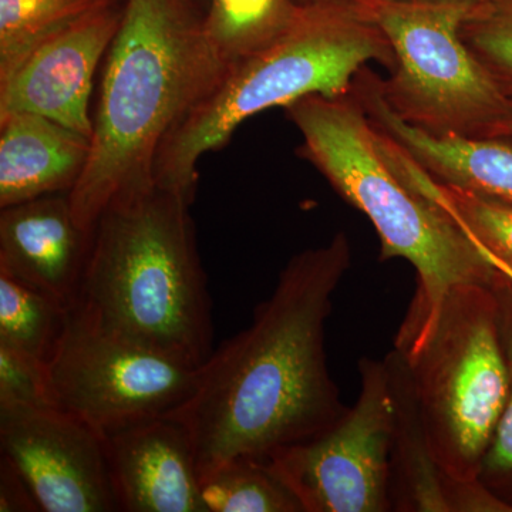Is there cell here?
Segmentation results:
<instances>
[{"label": "cell", "mask_w": 512, "mask_h": 512, "mask_svg": "<svg viewBox=\"0 0 512 512\" xmlns=\"http://www.w3.org/2000/svg\"><path fill=\"white\" fill-rule=\"evenodd\" d=\"M350 265L345 232L293 255L251 325L198 367L194 392L170 417L190 434L200 477L231 458H268L313 439L348 412L325 340L333 296Z\"/></svg>", "instance_id": "obj_1"}, {"label": "cell", "mask_w": 512, "mask_h": 512, "mask_svg": "<svg viewBox=\"0 0 512 512\" xmlns=\"http://www.w3.org/2000/svg\"><path fill=\"white\" fill-rule=\"evenodd\" d=\"M229 66L190 0H126L103 67L89 158L69 192L84 231L117 198L153 187L165 138Z\"/></svg>", "instance_id": "obj_2"}, {"label": "cell", "mask_w": 512, "mask_h": 512, "mask_svg": "<svg viewBox=\"0 0 512 512\" xmlns=\"http://www.w3.org/2000/svg\"><path fill=\"white\" fill-rule=\"evenodd\" d=\"M191 202L156 184L111 202L92 229L70 306L106 332L198 369L214 350V329Z\"/></svg>", "instance_id": "obj_3"}, {"label": "cell", "mask_w": 512, "mask_h": 512, "mask_svg": "<svg viewBox=\"0 0 512 512\" xmlns=\"http://www.w3.org/2000/svg\"><path fill=\"white\" fill-rule=\"evenodd\" d=\"M285 113L302 134L299 156L372 222L380 261L404 259L416 271V291L394 339V348L413 349L453 286L490 285L497 271L446 211L412 190L387 163L377 128L352 90L339 97L311 94Z\"/></svg>", "instance_id": "obj_4"}, {"label": "cell", "mask_w": 512, "mask_h": 512, "mask_svg": "<svg viewBox=\"0 0 512 512\" xmlns=\"http://www.w3.org/2000/svg\"><path fill=\"white\" fill-rule=\"evenodd\" d=\"M369 62L392 70L394 52L353 0L299 3L285 28L232 63L217 89L165 138L154 164V184L192 201L201 158L224 147L245 120L311 94H348Z\"/></svg>", "instance_id": "obj_5"}, {"label": "cell", "mask_w": 512, "mask_h": 512, "mask_svg": "<svg viewBox=\"0 0 512 512\" xmlns=\"http://www.w3.org/2000/svg\"><path fill=\"white\" fill-rule=\"evenodd\" d=\"M402 353L437 463L458 480H480L511 387L491 285L453 286L429 332Z\"/></svg>", "instance_id": "obj_6"}, {"label": "cell", "mask_w": 512, "mask_h": 512, "mask_svg": "<svg viewBox=\"0 0 512 512\" xmlns=\"http://www.w3.org/2000/svg\"><path fill=\"white\" fill-rule=\"evenodd\" d=\"M380 29L394 67L380 92L390 109L431 134L500 136L512 97L495 83L461 37L480 0H353Z\"/></svg>", "instance_id": "obj_7"}, {"label": "cell", "mask_w": 512, "mask_h": 512, "mask_svg": "<svg viewBox=\"0 0 512 512\" xmlns=\"http://www.w3.org/2000/svg\"><path fill=\"white\" fill-rule=\"evenodd\" d=\"M197 367L100 329L69 306L49 362L57 409L99 431L173 416L194 392Z\"/></svg>", "instance_id": "obj_8"}, {"label": "cell", "mask_w": 512, "mask_h": 512, "mask_svg": "<svg viewBox=\"0 0 512 512\" xmlns=\"http://www.w3.org/2000/svg\"><path fill=\"white\" fill-rule=\"evenodd\" d=\"M360 390L345 416L319 436L266 458L303 512H389L393 402L383 359L363 356Z\"/></svg>", "instance_id": "obj_9"}, {"label": "cell", "mask_w": 512, "mask_h": 512, "mask_svg": "<svg viewBox=\"0 0 512 512\" xmlns=\"http://www.w3.org/2000/svg\"><path fill=\"white\" fill-rule=\"evenodd\" d=\"M0 448L40 511H119L103 436L79 417L56 407L0 409Z\"/></svg>", "instance_id": "obj_10"}, {"label": "cell", "mask_w": 512, "mask_h": 512, "mask_svg": "<svg viewBox=\"0 0 512 512\" xmlns=\"http://www.w3.org/2000/svg\"><path fill=\"white\" fill-rule=\"evenodd\" d=\"M123 8L94 10L50 36L0 82V119L32 113L92 138L94 74L119 30Z\"/></svg>", "instance_id": "obj_11"}, {"label": "cell", "mask_w": 512, "mask_h": 512, "mask_svg": "<svg viewBox=\"0 0 512 512\" xmlns=\"http://www.w3.org/2000/svg\"><path fill=\"white\" fill-rule=\"evenodd\" d=\"M103 441L119 511L207 512L194 444L180 421H137Z\"/></svg>", "instance_id": "obj_12"}, {"label": "cell", "mask_w": 512, "mask_h": 512, "mask_svg": "<svg viewBox=\"0 0 512 512\" xmlns=\"http://www.w3.org/2000/svg\"><path fill=\"white\" fill-rule=\"evenodd\" d=\"M393 402L389 498L394 512H510L480 480H458L437 463L406 357H383Z\"/></svg>", "instance_id": "obj_13"}, {"label": "cell", "mask_w": 512, "mask_h": 512, "mask_svg": "<svg viewBox=\"0 0 512 512\" xmlns=\"http://www.w3.org/2000/svg\"><path fill=\"white\" fill-rule=\"evenodd\" d=\"M90 235L74 218L69 192L0 208V272L70 306Z\"/></svg>", "instance_id": "obj_14"}, {"label": "cell", "mask_w": 512, "mask_h": 512, "mask_svg": "<svg viewBox=\"0 0 512 512\" xmlns=\"http://www.w3.org/2000/svg\"><path fill=\"white\" fill-rule=\"evenodd\" d=\"M352 92L370 121L439 183L512 205V141L507 137L431 134L400 119L384 101L379 76L363 67Z\"/></svg>", "instance_id": "obj_15"}, {"label": "cell", "mask_w": 512, "mask_h": 512, "mask_svg": "<svg viewBox=\"0 0 512 512\" xmlns=\"http://www.w3.org/2000/svg\"><path fill=\"white\" fill-rule=\"evenodd\" d=\"M92 138L32 113L0 119V208L70 192L89 158Z\"/></svg>", "instance_id": "obj_16"}, {"label": "cell", "mask_w": 512, "mask_h": 512, "mask_svg": "<svg viewBox=\"0 0 512 512\" xmlns=\"http://www.w3.org/2000/svg\"><path fill=\"white\" fill-rule=\"evenodd\" d=\"M377 136L384 158L404 183L446 211L488 264L501 274H512V205L478 192L439 183L379 128Z\"/></svg>", "instance_id": "obj_17"}, {"label": "cell", "mask_w": 512, "mask_h": 512, "mask_svg": "<svg viewBox=\"0 0 512 512\" xmlns=\"http://www.w3.org/2000/svg\"><path fill=\"white\" fill-rule=\"evenodd\" d=\"M200 485L207 512H303L266 458H231L201 474Z\"/></svg>", "instance_id": "obj_18"}, {"label": "cell", "mask_w": 512, "mask_h": 512, "mask_svg": "<svg viewBox=\"0 0 512 512\" xmlns=\"http://www.w3.org/2000/svg\"><path fill=\"white\" fill-rule=\"evenodd\" d=\"M69 306L0 272V343L49 362L67 322Z\"/></svg>", "instance_id": "obj_19"}, {"label": "cell", "mask_w": 512, "mask_h": 512, "mask_svg": "<svg viewBox=\"0 0 512 512\" xmlns=\"http://www.w3.org/2000/svg\"><path fill=\"white\" fill-rule=\"evenodd\" d=\"M114 0H0V82L40 43Z\"/></svg>", "instance_id": "obj_20"}, {"label": "cell", "mask_w": 512, "mask_h": 512, "mask_svg": "<svg viewBox=\"0 0 512 512\" xmlns=\"http://www.w3.org/2000/svg\"><path fill=\"white\" fill-rule=\"evenodd\" d=\"M298 5L292 0H211L205 32L232 64L278 35Z\"/></svg>", "instance_id": "obj_21"}, {"label": "cell", "mask_w": 512, "mask_h": 512, "mask_svg": "<svg viewBox=\"0 0 512 512\" xmlns=\"http://www.w3.org/2000/svg\"><path fill=\"white\" fill-rule=\"evenodd\" d=\"M490 285L498 303L501 339L510 369L511 387L503 416L484 456L480 481L512 512V282L497 271Z\"/></svg>", "instance_id": "obj_22"}, {"label": "cell", "mask_w": 512, "mask_h": 512, "mask_svg": "<svg viewBox=\"0 0 512 512\" xmlns=\"http://www.w3.org/2000/svg\"><path fill=\"white\" fill-rule=\"evenodd\" d=\"M461 37L495 83L512 97V0H480Z\"/></svg>", "instance_id": "obj_23"}, {"label": "cell", "mask_w": 512, "mask_h": 512, "mask_svg": "<svg viewBox=\"0 0 512 512\" xmlns=\"http://www.w3.org/2000/svg\"><path fill=\"white\" fill-rule=\"evenodd\" d=\"M50 407L56 406L50 392L47 365L0 343V409Z\"/></svg>", "instance_id": "obj_24"}, {"label": "cell", "mask_w": 512, "mask_h": 512, "mask_svg": "<svg viewBox=\"0 0 512 512\" xmlns=\"http://www.w3.org/2000/svg\"><path fill=\"white\" fill-rule=\"evenodd\" d=\"M40 511L25 478L6 457H0V512Z\"/></svg>", "instance_id": "obj_25"}, {"label": "cell", "mask_w": 512, "mask_h": 512, "mask_svg": "<svg viewBox=\"0 0 512 512\" xmlns=\"http://www.w3.org/2000/svg\"><path fill=\"white\" fill-rule=\"evenodd\" d=\"M498 137L512 138V114H511L510 119L505 121V123L503 124V127H501L500 136H498Z\"/></svg>", "instance_id": "obj_26"}, {"label": "cell", "mask_w": 512, "mask_h": 512, "mask_svg": "<svg viewBox=\"0 0 512 512\" xmlns=\"http://www.w3.org/2000/svg\"><path fill=\"white\" fill-rule=\"evenodd\" d=\"M501 274V272H500ZM504 276H507L508 279H510V281L512 282V274H503Z\"/></svg>", "instance_id": "obj_27"}, {"label": "cell", "mask_w": 512, "mask_h": 512, "mask_svg": "<svg viewBox=\"0 0 512 512\" xmlns=\"http://www.w3.org/2000/svg\"><path fill=\"white\" fill-rule=\"evenodd\" d=\"M303 2H309V0H301V3H303Z\"/></svg>", "instance_id": "obj_28"}]
</instances>
